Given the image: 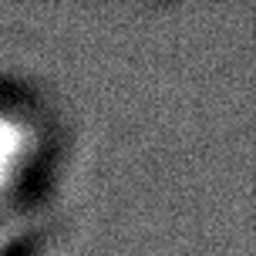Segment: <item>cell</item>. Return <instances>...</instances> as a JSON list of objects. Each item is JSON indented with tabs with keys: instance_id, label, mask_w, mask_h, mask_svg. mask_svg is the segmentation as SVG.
I'll return each mask as SVG.
<instances>
[{
	"instance_id": "cell-1",
	"label": "cell",
	"mask_w": 256,
	"mask_h": 256,
	"mask_svg": "<svg viewBox=\"0 0 256 256\" xmlns=\"http://www.w3.org/2000/svg\"><path fill=\"white\" fill-rule=\"evenodd\" d=\"M40 135L34 122L10 104H0V206L14 202L38 168Z\"/></svg>"
},
{
	"instance_id": "cell-2",
	"label": "cell",
	"mask_w": 256,
	"mask_h": 256,
	"mask_svg": "<svg viewBox=\"0 0 256 256\" xmlns=\"http://www.w3.org/2000/svg\"><path fill=\"white\" fill-rule=\"evenodd\" d=\"M0 256H4V243H0Z\"/></svg>"
}]
</instances>
